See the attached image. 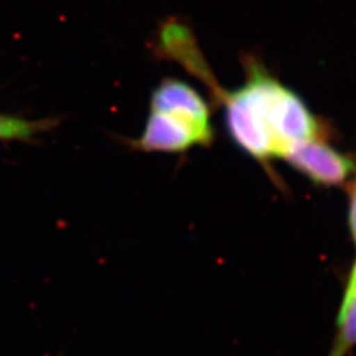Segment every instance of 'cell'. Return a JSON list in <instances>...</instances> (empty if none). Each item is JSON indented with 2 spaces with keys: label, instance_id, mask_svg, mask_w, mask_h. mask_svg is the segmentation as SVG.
<instances>
[{
  "label": "cell",
  "instance_id": "cell-1",
  "mask_svg": "<svg viewBox=\"0 0 356 356\" xmlns=\"http://www.w3.org/2000/svg\"><path fill=\"white\" fill-rule=\"evenodd\" d=\"M247 81L239 92L261 118L277 148V157L297 143L314 140L321 134L318 120L304 101L269 76L259 63H247Z\"/></svg>",
  "mask_w": 356,
  "mask_h": 356
},
{
  "label": "cell",
  "instance_id": "cell-2",
  "mask_svg": "<svg viewBox=\"0 0 356 356\" xmlns=\"http://www.w3.org/2000/svg\"><path fill=\"white\" fill-rule=\"evenodd\" d=\"M211 128L200 127L177 116L151 111L140 136L129 140L132 149L141 152H185L193 145H209Z\"/></svg>",
  "mask_w": 356,
  "mask_h": 356
},
{
  "label": "cell",
  "instance_id": "cell-3",
  "mask_svg": "<svg viewBox=\"0 0 356 356\" xmlns=\"http://www.w3.org/2000/svg\"><path fill=\"white\" fill-rule=\"evenodd\" d=\"M216 95L225 102L226 123L231 138L247 153L257 160L277 157V148L261 118L244 101L241 92L223 94L222 90Z\"/></svg>",
  "mask_w": 356,
  "mask_h": 356
},
{
  "label": "cell",
  "instance_id": "cell-4",
  "mask_svg": "<svg viewBox=\"0 0 356 356\" xmlns=\"http://www.w3.org/2000/svg\"><path fill=\"white\" fill-rule=\"evenodd\" d=\"M282 157L319 185L343 184L354 170V163L348 157L317 139L294 144Z\"/></svg>",
  "mask_w": 356,
  "mask_h": 356
},
{
  "label": "cell",
  "instance_id": "cell-5",
  "mask_svg": "<svg viewBox=\"0 0 356 356\" xmlns=\"http://www.w3.org/2000/svg\"><path fill=\"white\" fill-rule=\"evenodd\" d=\"M151 111L177 116L200 127L211 128L209 106L198 91L177 78H164L152 91Z\"/></svg>",
  "mask_w": 356,
  "mask_h": 356
},
{
  "label": "cell",
  "instance_id": "cell-6",
  "mask_svg": "<svg viewBox=\"0 0 356 356\" xmlns=\"http://www.w3.org/2000/svg\"><path fill=\"white\" fill-rule=\"evenodd\" d=\"M61 119L48 116L41 119H28L17 115L0 114V141L35 140L40 135L58 127Z\"/></svg>",
  "mask_w": 356,
  "mask_h": 356
},
{
  "label": "cell",
  "instance_id": "cell-7",
  "mask_svg": "<svg viewBox=\"0 0 356 356\" xmlns=\"http://www.w3.org/2000/svg\"><path fill=\"white\" fill-rule=\"evenodd\" d=\"M338 335L330 356H344L356 346V293L344 296L338 316Z\"/></svg>",
  "mask_w": 356,
  "mask_h": 356
},
{
  "label": "cell",
  "instance_id": "cell-8",
  "mask_svg": "<svg viewBox=\"0 0 356 356\" xmlns=\"http://www.w3.org/2000/svg\"><path fill=\"white\" fill-rule=\"evenodd\" d=\"M350 229L353 238L356 243V188L353 193V198H351V207H350Z\"/></svg>",
  "mask_w": 356,
  "mask_h": 356
},
{
  "label": "cell",
  "instance_id": "cell-9",
  "mask_svg": "<svg viewBox=\"0 0 356 356\" xmlns=\"http://www.w3.org/2000/svg\"><path fill=\"white\" fill-rule=\"evenodd\" d=\"M356 293V263L354 268H353V272H351V276H350V280L347 284V289L344 296H348V294H354Z\"/></svg>",
  "mask_w": 356,
  "mask_h": 356
}]
</instances>
